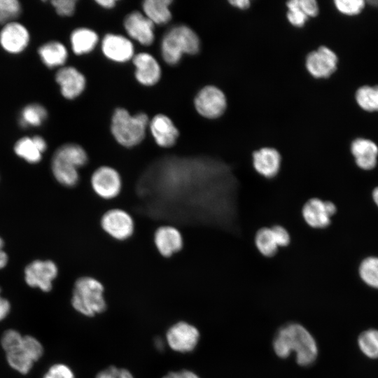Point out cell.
<instances>
[{
  "instance_id": "6da1fadb",
  "label": "cell",
  "mask_w": 378,
  "mask_h": 378,
  "mask_svg": "<svg viewBox=\"0 0 378 378\" xmlns=\"http://www.w3.org/2000/svg\"><path fill=\"white\" fill-rule=\"evenodd\" d=\"M274 349L279 357L286 358L290 351L297 355V362L308 365L316 358L318 349L311 334L302 326L296 323L281 328L274 341Z\"/></svg>"
},
{
  "instance_id": "7a4b0ae2",
  "label": "cell",
  "mask_w": 378,
  "mask_h": 378,
  "mask_svg": "<svg viewBox=\"0 0 378 378\" xmlns=\"http://www.w3.org/2000/svg\"><path fill=\"white\" fill-rule=\"evenodd\" d=\"M149 121L148 115L144 112L132 114L125 108L118 107L111 118L110 131L118 144L131 148L144 141Z\"/></svg>"
},
{
  "instance_id": "3957f363",
  "label": "cell",
  "mask_w": 378,
  "mask_h": 378,
  "mask_svg": "<svg viewBox=\"0 0 378 378\" xmlns=\"http://www.w3.org/2000/svg\"><path fill=\"white\" fill-rule=\"evenodd\" d=\"M201 48L197 34L189 26L176 24L169 28L160 41V54L169 66L179 64L184 55H197Z\"/></svg>"
},
{
  "instance_id": "277c9868",
  "label": "cell",
  "mask_w": 378,
  "mask_h": 378,
  "mask_svg": "<svg viewBox=\"0 0 378 378\" xmlns=\"http://www.w3.org/2000/svg\"><path fill=\"white\" fill-rule=\"evenodd\" d=\"M88 162V155L83 147L75 143L64 144L60 146L52 155V172L60 184L73 187L79 181L78 169Z\"/></svg>"
},
{
  "instance_id": "5b68a950",
  "label": "cell",
  "mask_w": 378,
  "mask_h": 378,
  "mask_svg": "<svg viewBox=\"0 0 378 378\" xmlns=\"http://www.w3.org/2000/svg\"><path fill=\"white\" fill-rule=\"evenodd\" d=\"M104 293V287L100 281L90 276H81L74 284L71 304L78 314L94 317L106 309Z\"/></svg>"
},
{
  "instance_id": "8992f818",
  "label": "cell",
  "mask_w": 378,
  "mask_h": 378,
  "mask_svg": "<svg viewBox=\"0 0 378 378\" xmlns=\"http://www.w3.org/2000/svg\"><path fill=\"white\" fill-rule=\"evenodd\" d=\"M44 352V346L38 339L31 335H24L22 342L17 347L5 353L6 360L11 369L26 375Z\"/></svg>"
},
{
  "instance_id": "52a82bcc",
  "label": "cell",
  "mask_w": 378,
  "mask_h": 378,
  "mask_svg": "<svg viewBox=\"0 0 378 378\" xmlns=\"http://www.w3.org/2000/svg\"><path fill=\"white\" fill-rule=\"evenodd\" d=\"M193 104L197 113L207 119L220 117L227 105L225 93L213 85L201 88L195 96Z\"/></svg>"
},
{
  "instance_id": "ba28073f",
  "label": "cell",
  "mask_w": 378,
  "mask_h": 378,
  "mask_svg": "<svg viewBox=\"0 0 378 378\" xmlns=\"http://www.w3.org/2000/svg\"><path fill=\"white\" fill-rule=\"evenodd\" d=\"M200 332L193 325L183 321L172 324L165 333L164 340L174 351L186 354L192 351L197 345Z\"/></svg>"
},
{
  "instance_id": "9c48e42d",
  "label": "cell",
  "mask_w": 378,
  "mask_h": 378,
  "mask_svg": "<svg viewBox=\"0 0 378 378\" xmlns=\"http://www.w3.org/2000/svg\"><path fill=\"white\" fill-rule=\"evenodd\" d=\"M102 230L115 240L129 239L134 230V222L131 215L121 209H111L101 218Z\"/></svg>"
},
{
  "instance_id": "30bf717a",
  "label": "cell",
  "mask_w": 378,
  "mask_h": 378,
  "mask_svg": "<svg viewBox=\"0 0 378 378\" xmlns=\"http://www.w3.org/2000/svg\"><path fill=\"white\" fill-rule=\"evenodd\" d=\"M90 184L97 196L104 200H111L120 194L122 189V178L115 169L104 165L93 172Z\"/></svg>"
},
{
  "instance_id": "8fae6325",
  "label": "cell",
  "mask_w": 378,
  "mask_h": 378,
  "mask_svg": "<svg viewBox=\"0 0 378 378\" xmlns=\"http://www.w3.org/2000/svg\"><path fill=\"white\" fill-rule=\"evenodd\" d=\"M338 57L330 48L321 46L308 53L305 68L315 78H328L337 70Z\"/></svg>"
},
{
  "instance_id": "7c38bea8",
  "label": "cell",
  "mask_w": 378,
  "mask_h": 378,
  "mask_svg": "<svg viewBox=\"0 0 378 378\" xmlns=\"http://www.w3.org/2000/svg\"><path fill=\"white\" fill-rule=\"evenodd\" d=\"M58 274L56 264L52 260H34L24 269V281L31 288L47 293L51 291L53 281Z\"/></svg>"
},
{
  "instance_id": "4fadbf2b",
  "label": "cell",
  "mask_w": 378,
  "mask_h": 378,
  "mask_svg": "<svg viewBox=\"0 0 378 378\" xmlns=\"http://www.w3.org/2000/svg\"><path fill=\"white\" fill-rule=\"evenodd\" d=\"M155 24L139 10L129 13L123 20L127 36L143 46H152L155 41Z\"/></svg>"
},
{
  "instance_id": "5bb4252c",
  "label": "cell",
  "mask_w": 378,
  "mask_h": 378,
  "mask_svg": "<svg viewBox=\"0 0 378 378\" xmlns=\"http://www.w3.org/2000/svg\"><path fill=\"white\" fill-rule=\"evenodd\" d=\"M101 48L104 56L115 63L123 64L132 61L135 55L132 41L120 34H106L102 39Z\"/></svg>"
},
{
  "instance_id": "9a60e30c",
  "label": "cell",
  "mask_w": 378,
  "mask_h": 378,
  "mask_svg": "<svg viewBox=\"0 0 378 378\" xmlns=\"http://www.w3.org/2000/svg\"><path fill=\"white\" fill-rule=\"evenodd\" d=\"M336 211V206L333 202L314 197L306 202L302 207V214L309 226L322 229L330 225L331 218Z\"/></svg>"
},
{
  "instance_id": "2e32d148",
  "label": "cell",
  "mask_w": 378,
  "mask_h": 378,
  "mask_svg": "<svg viewBox=\"0 0 378 378\" xmlns=\"http://www.w3.org/2000/svg\"><path fill=\"white\" fill-rule=\"evenodd\" d=\"M132 62L135 68V79L140 85L152 87L160 80L162 68L152 54L147 52L135 53Z\"/></svg>"
},
{
  "instance_id": "e0dca14e",
  "label": "cell",
  "mask_w": 378,
  "mask_h": 378,
  "mask_svg": "<svg viewBox=\"0 0 378 378\" xmlns=\"http://www.w3.org/2000/svg\"><path fill=\"white\" fill-rule=\"evenodd\" d=\"M155 143L162 148L173 147L179 137V130L174 121L164 113L155 114L150 119L148 129Z\"/></svg>"
},
{
  "instance_id": "ac0fdd59",
  "label": "cell",
  "mask_w": 378,
  "mask_h": 378,
  "mask_svg": "<svg viewBox=\"0 0 378 378\" xmlns=\"http://www.w3.org/2000/svg\"><path fill=\"white\" fill-rule=\"evenodd\" d=\"M62 95L66 99H74L85 91L87 80L85 75L72 66L61 67L55 74Z\"/></svg>"
},
{
  "instance_id": "d6986e66",
  "label": "cell",
  "mask_w": 378,
  "mask_h": 378,
  "mask_svg": "<svg viewBox=\"0 0 378 378\" xmlns=\"http://www.w3.org/2000/svg\"><path fill=\"white\" fill-rule=\"evenodd\" d=\"M29 41V34L26 27L14 21L6 24L0 32L1 46L10 53L21 52Z\"/></svg>"
},
{
  "instance_id": "ffe728a7",
  "label": "cell",
  "mask_w": 378,
  "mask_h": 378,
  "mask_svg": "<svg viewBox=\"0 0 378 378\" xmlns=\"http://www.w3.org/2000/svg\"><path fill=\"white\" fill-rule=\"evenodd\" d=\"M153 241L159 253L165 258L179 252L183 246L181 233L172 225H162L157 228Z\"/></svg>"
},
{
  "instance_id": "44dd1931",
  "label": "cell",
  "mask_w": 378,
  "mask_h": 378,
  "mask_svg": "<svg viewBox=\"0 0 378 378\" xmlns=\"http://www.w3.org/2000/svg\"><path fill=\"white\" fill-rule=\"evenodd\" d=\"M252 163L258 174L265 178H271L279 172L281 156L276 148L263 147L253 153Z\"/></svg>"
},
{
  "instance_id": "7402d4cb",
  "label": "cell",
  "mask_w": 378,
  "mask_h": 378,
  "mask_svg": "<svg viewBox=\"0 0 378 378\" xmlns=\"http://www.w3.org/2000/svg\"><path fill=\"white\" fill-rule=\"evenodd\" d=\"M350 150L357 166L364 170H370L377 163L378 146L370 139L358 137L353 140Z\"/></svg>"
},
{
  "instance_id": "603a6c76",
  "label": "cell",
  "mask_w": 378,
  "mask_h": 378,
  "mask_svg": "<svg viewBox=\"0 0 378 378\" xmlns=\"http://www.w3.org/2000/svg\"><path fill=\"white\" fill-rule=\"evenodd\" d=\"M99 42L98 34L88 27H78L70 36V43L73 52L77 55L92 52Z\"/></svg>"
},
{
  "instance_id": "cb8c5ba5",
  "label": "cell",
  "mask_w": 378,
  "mask_h": 378,
  "mask_svg": "<svg viewBox=\"0 0 378 378\" xmlns=\"http://www.w3.org/2000/svg\"><path fill=\"white\" fill-rule=\"evenodd\" d=\"M172 0H145L142 2V13L155 24L164 25L172 18L170 6Z\"/></svg>"
},
{
  "instance_id": "d4e9b609",
  "label": "cell",
  "mask_w": 378,
  "mask_h": 378,
  "mask_svg": "<svg viewBox=\"0 0 378 378\" xmlns=\"http://www.w3.org/2000/svg\"><path fill=\"white\" fill-rule=\"evenodd\" d=\"M38 54L42 62L49 68L62 67L68 58V51L65 46L56 41L41 46L38 49Z\"/></svg>"
},
{
  "instance_id": "484cf974",
  "label": "cell",
  "mask_w": 378,
  "mask_h": 378,
  "mask_svg": "<svg viewBox=\"0 0 378 378\" xmlns=\"http://www.w3.org/2000/svg\"><path fill=\"white\" fill-rule=\"evenodd\" d=\"M255 245L258 251L265 257L274 256L279 248L271 227L260 228L255 235Z\"/></svg>"
},
{
  "instance_id": "4316f807",
  "label": "cell",
  "mask_w": 378,
  "mask_h": 378,
  "mask_svg": "<svg viewBox=\"0 0 378 378\" xmlns=\"http://www.w3.org/2000/svg\"><path fill=\"white\" fill-rule=\"evenodd\" d=\"M355 99L358 105L368 112L378 111V85H363L357 89Z\"/></svg>"
},
{
  "instance_id": "83f0119b",
  "label": "cell",
  "mask_w": 378,
  "mask_h": 378,
  "mask_svg": "<svg viewBox=\"0 0 378 378\" xmlns=\"http://www.w3.org/2000/svg\"><path fill=\"white\" fill-rule=\"evenodd\" d=\"M358 346L368 358H378V330L370 328L363 331L358 337Z\"/></svg>"
},
{
  "instance_id": "f1b7e54d",
  "label": "cell",
  "mask_w": 378,
  "mask_h": 378,
  "mask_svg": "<svg viewBox=\"0 0 378 378\" xmlns=\"http://www.w3.org/2000/svg\"><path fill=\"white\" fill-rule=\"evenodd\" d=\"M47 111L38 104H31L22 111L20 124L22 127L39 126L47 118Z\"/></svg>"
},
{
  "instance_id": "f546056e",
  "label": "cell",
  "mask_w": 378,
  "mask_h": 378,
  "mask_svg": "<svg viewBox=\"0 0 378 378\" xmlns=\"http://www.w3.org/2000/svg\"><path fill=\"white\" fill-rule=\"evenodd\" d=\"M14 151L18 156L30 163H37L42 158V153L30 137H23L17 141Z\"/></svg>"
},
{
  "instance_id": "4dcf8cb0",
  "label": "cell",
  "mask_w": 378,
  "mask_h": 378,
  "mask_svg": "<svg viewBox=\"0 0 378 378\" xmlns=\"http://www.w3.org/2000/svg\"><path fill=\"white\" fill-rule=\"evenodd\" d=\"M359 275L362 281L373 288L378 289V257H368L359 266Z\"/></svg>"
},
{
  "instance_id": "1f68e13d",
  "label": "cell",
  "mask_w": 378,
  "mask_h": 378,
  "mask_svg": "<svg viewBox=\"0 0 378 378\" xmlns=\"http://www.w3.org/2000/svg\"><path fill=\"white\" fill-rule=\"evenodd\" d=\"M286 5L287 8L286 18L288 22L295 27H304L309 18L300 9L299 0L288 1Z\"/></svg>"
},
{
  "instance_id": "d6a6232c",
  "label": "cell",
  "mask_w": 378,
  "mask_h": 378,
  "mask_svg": "<svg viewBox=\"0 0 378 378\" xmlns=\"http://www.w3.org/2000/svg\"><path fill=\"white\" fill-rule=\"evenodd\" d=\"M21 13V5L17 0H0V24L13 22Z\"/></svg>"
},
{
  "instance_id": "836d02e7",
  "label": "cell",
  "mask_w": 378,
  "mask_h": 378,
  "mask_svg": "<svg viewBox=\"0 0 378 378\" xmlns=\"http://www.w3.org/2000/svg\"><path fill=\"white\" fill-rule=\"evenodd\" d=\"M334 4L340 13L348 16L358 15L365 6L363 0H335Z\"/></svg>"
},
{
  "instance_id": "e575fe53",
  "label": "cell",
  "mask_w": 378,
  "mask_h": 378,
  "mask_svg": "<svg viewBox=\"0 0 378 378\" xmlns=\"http://www.w3.org/2000/svg\"><path fill=\"white\" fill-rule=\"evenodd\" d=\"M24 335L13 328L5 330L0 338V345L4 353L17 347L22 341Z\"/></svg>"
},
{
  "instance_id": "d590c367",
  "label": "cell",
  "mask_w": 378,
  "mask_h": 378,
  "mask_svg": "<svg viewBox=\"0 0 378 378\" xmlns=\"http://www.w3.org/2000/svg\"><path fill=\"white\" fill-rule=\"evenodd\" d=\"M42 378H76L74 370L66 364L56 363L51 365Z\"/></svg>"
},
{
  "instance_id": "8d00e7d4",
  "label": "cell",
  "mask_w": 378,
  "mask_h": 378,
  "mask_svg": "<svg viewBox=\"0 0 378 378\" xmlns=\"http://www.w3.org/2000/svg\"><path fill=\"white\" fill-rule=\"evenodd\" d=\"M76 0H53L51 1L57 13L63 17L71 16L76 8Z\"/></svg>"
},
{
  "instance_id": "74e56055",
  "label": "cell",
  "mask_w": 378,
  "mask_h": 378,
  "mask_svg": "<svg viewBox=\"0 0 378 378\" xmlns=\"http://www.w3.org/2000/svg\"><path fill=\"white\" fill-rule=\"evenodd\" d=\"M271 228L279 247H285L290 244V235L284 227L276 225Z\"/></svg>"
},
{
  "instance_id": "f35d334b",
  "label": "cell",
  "mask_w": 378,
  "mask_h": 378,
  "mask_svg": "<svg viewBox=\"0 0 378 378\" xmlns=\"http://www.w3.org/2000/svg\"><path fill=\"white\" fill-rule=\"evenodd\" d=\"M300 9L308 18H314L319 13V6L315 0H299Z\"/></svg>"
},
{
  "instance_id": "ab89813d",
  "label": "cell",
  "mask_w": 378,
  "mask_h": 378,
  "mask_svg": "<svg viewBox=\"0 0 378 378\" xmlns=\"http://www.w3.org/2000/svg\"><path fill=\"white\" fill-rule=\"evenodd\" d=\"M162 378H200L199 376L191 370L183 369L176 371H170Z\"/></svg>"
},
{
  "instance_id": "60d3db41",
  "label": "cell",
  "mask_w": 378,
  "mask_h": 378,
  "mask_svg": "<svg viewBox=\"0 0 378 378\" xmlns=\"http://www.w3.org/2000/svg\"><path fill=\"white\" fill-rule=\"evenodd\" d=\"M11 311L10 302L1 295V289L0 288V322L5 320L10 314Z\"/></svg>"
},
{
  "instance_id": "b9f144b4",
  "label": "cell",
  "mask_w": 378,
  "mask_h": 378,
  "mask_svg": "<svg viewBox=\"0 0 378 378\" xmlns=\"http://www.w3.org/2000/svg\"><path fill=\"white\" fill-rule=\"evenodd\" d=\"M118 368L115 365H110L108 368L99 371L95 378H117V371Z\"/></svg>"
},
{
  "instance_id": "7bdbcfd3",
  "label": "cell",
  "mask_w": 378,
  "mask_h": 378,
  "mask_svg": "<svg viewBox=\"0 0 378 378\" xmlns=\"http://www.w3.org/2000/svg\"><path fill=\"white\" fill-rule=\"evenodd\" d=\"M228 2L232 6L239 10H246L251 6V1L249 0H231Z\"/></svg>"
},
{
  "instance_id": "ee69618b",
  "label": "cell",
  "mask_w": 378,
  "mask_h": 378,
  "mask_svg": "<svg viewBox=\"0 0 378 378\" xmlns=\"http://www.w3.org/2000/svg\"><path fill=\"white\" fill-rule=\"evenodd\" d=\"M95 3L101 8L106 10H111L115 7L116 0H96Z\"/></svg>"
},
{
  "instance_id": "f6af8a7d",
  "label": "cell",
  "mask_w": 378,
  "mask_h": 378,
  "mask_svg": "<svg viewBox=\"0 0 378 378\" xmlns=\"http://www.w3.org/2000/svg\"><path fill=\"white\" fill-rule=\"evenodd\" d=\"M32 139L42 153L46 151L47 148V144L43 138L40 136H34L32 137Z\"/></svg>"
},
{
  "instance_id": "bcb514c9",
  "label": "cell",
  "mask_w": 378,
  "mask_h": 378,
  "mask_svg": "<svg viewBox=\"0 0 378 378\" xmlns=\"http://www.w3.org/2000/svg\"><path fill=\"white\" fill-rule=\"evenodd\" d=\"M4 241L0 237V270L4 268L8 262V256L6 252L3 250Z\"/></svg>"
},
{
  "instance_id": "7dc6e473",
  "label": "cell",
  "mask_w": 378,
  "mask_h": 378,
  "mask_svg": "<svg viewBox=\"0 0 378 378\" xmlns=\"http://www.w3.org/2000/svg\"><path fill=\"white\" fill-rule=\"evenodd\" d=\"M117 378H134V377L129 370L123 368H118L117 371Z\"/></svg>"
},
{
  "instance_id": "c3c4849f",
  "label": "cell",
  "mask_w": 378,
  "mask_h": 378,
  "mask_svg": "<svg viewBox=\"0 0 378 378\" xmlns=\"http://www.w3.org/2000/svg\"><path fill=\"white\" fill-rule=\"evenodd\" d=\"M154 344L157 349L162 351L165 347L166 342L160 337H156L154 340Z\"/></svg>"
},
{
  "instance_id": "681fc988",
  "label": "cell",
  "mask_w": 378,
  "mask_h": 378,
  "mask_svg": "<svg viewBox=\"0 0 378 378\" xmlns=\"http://www.w3.org/2000/svg\"><path fill=\"white\" fill-rule=\"evenodd\" d=\"M372 198L374 203L378 206V187L375 188L372 191Z\"/></svg>"
},
{
  "instance_id": "f907efd6",
  "label": "cell",
  "mask_w": 378,
  "mask_h": 378,
  "mask_svg": "<svg viewBox=\"0 0 378 378\" xmlns=\"http://www.w3.org/2000/svg\"><path fill=\"white\" fill-rule=\"evenodd\" d=\"M369 4H370L371 6L378 7V1H369Z\"/></svg>"
}]
</instances>
